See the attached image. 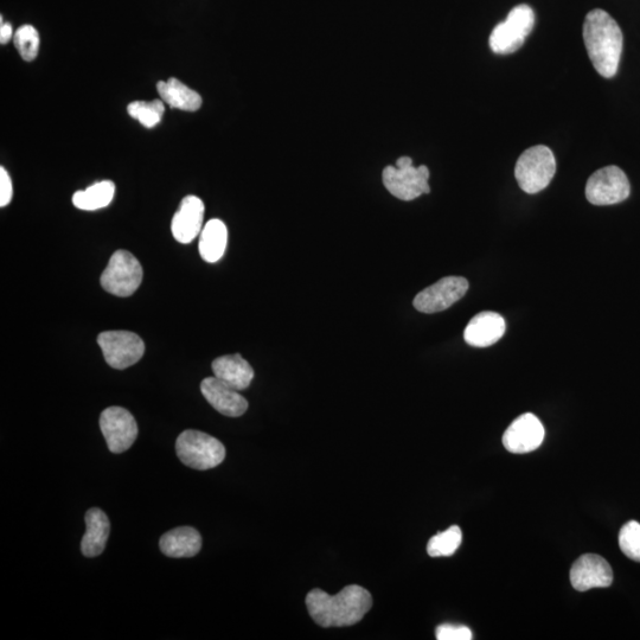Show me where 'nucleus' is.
<instances>
[{"label":"nucleus","instance_id":"obj_1","mask_svg":"<svg viewBox=\"0 0 640 640\" xmlns=\"http://www.w3.org/2000/svg\"><path fill=\"white\" fill-rule=\"evenodd\" d=\"M307 611L322 627H344L360 623L373 606L371 594L361 586L344 587L336 595L319 588L306 597Z\"/></svg>","mask_w":640,"mask_h":640},{"label":"nucleus","instance_id":"obj_2","mask_svg":"<svg viewBox=\"0 0 640 640\" xmlns=\"http://www.w3.org/2000/svg\"><path fill=\"white\" fill-rule=\"evenodd\" d=\"M584 41L593 67L603 78L618 72L624 37L618 23L604 10H593L586 16Z\"/></svg>","mask_w":640,"mask_h":640},{"label":"nucleus","instance_id":"obj_3","mask_svg":"<svg viewBox=\"0 0 640 640\" xmlns=\"http://www.w3.org/2000/svg\"><path fill=\"white\" fill-rule=\"evenodd\" d=\"M179 460L191 469L206 471L219 466L226 459V447L207 433L188 430L176 441Z\"/></svg>","mask_w":640,"mask_h":640},{"label":"nucleus","instance_id":"obj_4","mask_svg":"<svg viewBox=\"0 0 640 640\" xmlns=\"http://www.w3.org/2000/svg\"><path fill=\"white\" fill-rule=\"evenodd\" d=\"M556 160L552 150L536 145L524 151L518 158L515 177L520 188L534 195L548 187L555 176Z\"/></svg>","mask_w":640,"mask_h":640},{"label":"nucleus","instance_id":"obj_5","mask_svg":"<svg viewBox=\"0 0 640 640\" xmlns=\"http://www.w3.org/2000/svg\"><path fill=\"white\" fill-rule=\"evenodd\" d=\"M428 179L430 170L427 166L415 168L409 157H401L396 166H387L382 174L384 187L401 201H413L421 195L430 194Z\"/></svg>","mask_w":640,"mask_h":640},{"label":"nucleus","instance_id":"obj_6","mask_svg":"<svg viewBox=\"0 0 640 640\" xmlns=\"http://www.w3.org/2000/svg\"><path fill=\"white\" fill-rule=\"evenodd\" d=\"M535 24L533 9L526 4L517 5L507 19L492 30L490 48L498 55H508L520 49Z\"/></svg>","mask_w":640,"mask_h":640},{"label":"nucleus","instance_id":"obj_7","mask_svg":"<svg viewBox=\"0 0 640 640\" xmlns=\"http://www.w3.org/2000/svg\"><path fill=\"white\" fill-rule=\"evenodd\" d=\"M100 281L114 296L130 297L142 284L143 267L130 252L118 251L112 255Z\"/></svg>","mask_w":640,"mask_h":640},{"label":"nucleus","instance_id":"obj_8","mask_svg":"<svg viewBox=\"0 0 640 640\" xmlns=\"http://www.w3.org/2000/svg\"><path fill=\"white\" fill-rule=\"evenodd\" d=\"M631 192L630 182L618 166H606L588 179L586 198L594 206H612L624 202Z\"/></svg>","mask_w":640,"mask_h":640},{"label":"nucleus","instance_id":"obj_9","mask_svg":"<svg viewBox=\"0 0 640 640\" xmlns=\"http://www.w3.org/2000/svg\"><path fill=\"white\" fill-rule=\"evenodd\" d=\"M98 343L108 366L124 370L142 360L145 352L143 339L130 331H106Z\"/></svg>","mask_w":640,"mask_h":640},{"label":"nucleus","instance_id":"obj_10","mask_svg":"<svg viewBox=\"0 0 640 640\" xmlns=\"http://www.w3.org/2000/svg\"><path fill=\"white\" fill-rule=\"evenodd\" d=\"M100 428L108 450L115 454L130 450L139 432L136 419L123 407L105 409L100 416Z\"/></svg>","mask_w":640,"mask_h":640},{"label":"nucleus","instance_id":"obj_11","mask_svg":"<svg viewBox=\"0 0 640 640\" xmlns=\"http://www.w3.org/2000/svg\"><path fill=\"white\" fill-rule=\"evenodd\" d=\"M469 291V281L463 277H446L425 288L415 297L413 305L422 313H437L459 302Z\"/></svg>","mask_w":640,"mask_h":640},{"label":"nucleus","instance_id":"obj_12","mask_svg":"<svg viewBox=\"0 0 640 640\" xmlns=\"http://www.w3.org/2000/svg\"><path fill=\"white\" fill-rule=\"evenodd\" d=\"M542 422L534 414H523L512 422L503 435L504 447L511 453H530L539 448L544 439Z\"/></svg>","mask_w":640,"mask_h":640},{"label":"nucleus","instance_id":"obj_13","mask_svg":"<svg viewBox=\"0 0 640 640\" xmlns=\"http://www.w3.org/2000/svg\"><path fill=\"white\" fill-rule=\"evenodd\" d=\"M571 582L575 590L579 592L590 591L592 588L610 587L613 582L610 563L599 555H582L574 562Z\"/></svg>","mask_w":640,"mask_h":640},{"label":"nucleus","instance_id":"obj_14","mask_svg":"<svg viewBox=\"0 0 640 640\" xmlns=\"http://www.w3.org/2000/svg\"><path fill=\"white\" fill-rule=\"evenodd\" d=\"M201 392L210 405L224 416L239 418L247 412L248 402L239 390L229 387L215 376L202 381Z\"/></svg>","mask_w":640,"mask_h":640},{"label":"nucleus","instance_id":"obj_15","mask_svg":"<svg viewBox=\"0 0 640 640\" xmlns=\"http://www.w3.org/2000/svg\"><path fill=\"white\" fill-rule=\"evenodd\" d=\"M204 203L201 198L187 196L172 219L171 230L174 238L184 245L194 241L203 230Z\"/></svg>","mask_w":640,"mask_h":640},{"label":"nucleus","instance_id":"obj_16","mask_svg":"<svg viewBox=\"0 0 640 640\" xmlns=\"http://www.w3.org/2000/svg\"><path fill=\"white\" fill-rule=\"evenodd\" d=\"M505 334V320L496 312L484 311L470 320L464 331L465 342L471 347L488 348Z\"/></svg>","mask_w":640,"mask_h":640},{"label":"nucleus","instance_id":"obj_17","mask_svg":"<svg viewBox=\"0 0 640 640\" xmlns=\"http://www.w3.org/2000/svg\"><path fill=\"white\" fill-rule=\"evenodd\" d=\"M159 547L169 558H194L202 548V537L195 528H176L162 536Z\"/></svg>","mask_w":640,"mask_h":640},{"label":"nucleus","instance_id":"obj_18","mask_svg":"<svg viewBox=\"0 0 640 640\" xmlns=\"http://www.w3.org/2000/svg\"><path fill=\"white\" fill-rule=\"evenodd\" d=\"M85 520L87 529L82 537V554L86 558H96L104 553L111 533V523L105 512L98 508L89 509Z\"/></svg>","mask_w":640,"mask_h":640},{"label":"nucleus","instance_id":"obj_19","mask_svg":"<svg viewBox=\"0 0 640 640\" xmlns=\"http://www.w3.org/2000/svg\"><path fill=\"white\" fill-rule=\"evenodd\" d=\"M215 377L239 392L251 386L254 370L239 354L216 358L213 362Z\"/></svg>","mask_w":640,"mask_h":640},{"label":"nucleus","instance_id":"obj_20","mask_svg":"<svg viewBox=\"0 0 640 640\" xmlns=\"http://www.w3.org/2000/svg\"><path fill=\"white\" fill-rule=\"evenodd\" d=\"M157 89L165 104L176 110L196 112L202 106V96L175 78L159 81Z\"/></svg>","mask_w":640,"mask_h":640},{"label":"nucleus","instance_id":"obj_21","mask_svg":"<svg viewBox=\"0 0 640 640\" xmlns=\"http://www.w3.org/2000/svg\"><path fill=\"white\" fill-rule=\"evenodd\" d=\"M228 230L221 220H210L204 226L200 239V254L204 261L215 264L226 252Z\"/></svg>","mask_w":640,"mask_h":640},{"label":"nucleus","instance_id":"obj_22","mask_svg":"<svg viewBox=\"0 0 640 640\" xmlns=\"http://www.w3.org/2000/svg\"><path fill=\"white\" fill-rule=\"evenodd\" d=\"M115 194V185L111 181H102L73 196L74 206L81 210L94 211L110 206Z\"/></svg>","mask_w":640,"mask_h":640},{"label":"nucleus","instance_id":"obj_23","mask_svg":"<svg viewBox=\"0 0 640 640\" xmlns=\"http://www.w3.org/2000/svg\"><path fill=\"white\" fill-rule=\"evenodd\" d=\"M462 542V529L453 526L432 537L427 544V553L432 558H447L457 552Z\"/></svg>","mask_w":640,"mask_h":640},{"label":"nucleus","instance_id":"obj_24","mask_svg":"<svg viewBox=\"0 0 640 640\" xmlns=\"http://www.w3.org/2000/svg\"><path fill=\"white\" fill-rule=\"evenodd\" d=\"M127 112L144 127L152 128L162 121L165 112L164 101H134L127 106Z\"/></svg>","mask_w":640,"mask_h":640},{"label":"nucleus","instance_id":"obj_25","mask_svg":"<svg viewBox=\"0 0 640 640\" xmlns=\"http://www.w3.org/2000/svg\"><path fill=\"white\" fill-rule=\"evenodd\" d=\"M15 47L22 59L27 62L34 61L40 50V35L32 25H23L15 32Z\"/></svg>","mask_w":640,"mask_h":640},{"label":"nucleus","instance_id":"obj_26","mask_svg":"<svg viewBox=\"0 0 640 640\" xmlns=\"http://www.w3.org/2000/svg\"><path fill=\"white\" fill-rule=\"evenodd\" d=\"M619 547L627 558L640 562V524L626 523L619 533Z\"/></svg>","mask_w":640,"mask_h":640},{"label":"nucleus","instance_id":"obj_27","mask_svg":"<svg viewBox=\"0 0 640 640\" xmlns=\"http://www.w3.org/2000/svg\"><path fill=\"white\" fill-rule=\"evenodd\" d=\"M438 640H471L473 639L472 631L463 625H440L435 631Z\"/></svg>","mask_w":640,"mask_h":640},{"label":"nucleus","instance_id":"obj_28","mask_svg":"<svg viewBox=\"0 0 640 640\" xmlns=\"http://www.w3.org/2000/svg\"><path fill=\"white\" fill-rule=\"evenodd\" d=\"M12 194H14V189H12L11 178L8 171L2 166L0 168V207L8 206L12 200Z\"/></svg>","mask_w":640,"mask_h":640},{"label":"nucleus","instance_id":"obj_29","mask_svg":"<svg viewBox=\"0 0 640 640\" xmlns=\"http://www.w3.org/2000/svg\"><path fill=\"white\" fill-rule=\"evenodd\" d=\"M14 36V29H12L11 24L4 23L2 18V25H0V43H8Z\"/></svg>","mask_w":640,"mask_h":640}]
</instances>
